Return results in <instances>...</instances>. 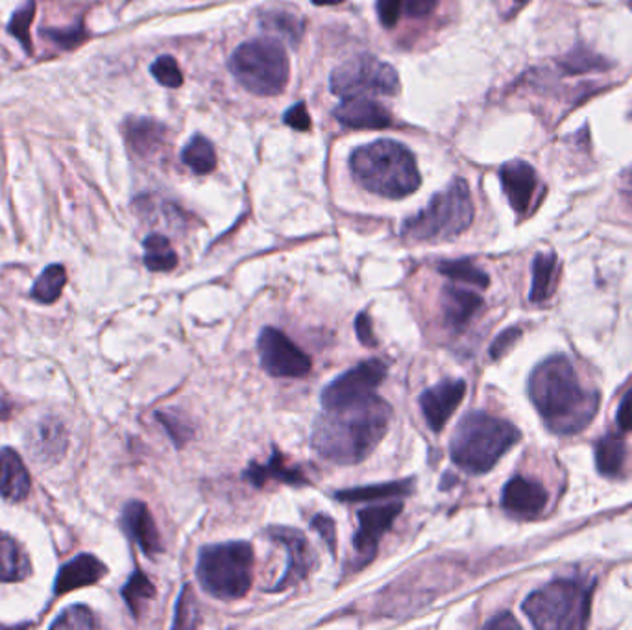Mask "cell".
<instances>
[{
  "label": "cell",
  "mask_w": 632,
  "mask_h": 630,
  "mask_svg": "<svg viewBox=\"0 0 632 630\" xmlns=\"http://www.w3.org/2000/svg\"><path fill=\"white\" fill-rule=\"evenodd\" d=\"M391 416V405L376 394L346 407L324 408L313 427L311 448L328 463H363L389 431Z\"/></svg>",
  "instance_id": "6da1fadb"
},
{
  "label": "cell",
  "mask_w": 632,
  "mask_h": 630,
  "mask_svg": "<svg viewBox=\"0 0 632 630\" xmlns=\"http://www.w3.org/2000/svg\"><path fill=\"white\" fill-rule=\"evenodd\" d=\"M529 395L540 416L555 434L581 433L594 420L599 394L584 389L568 358L555 355L534 368Z\"/></svg>",
  "instance_id": "7a4b0ae2"
},
{
  "label": "cell",
  "mask_w": 632,
  "mask_h": 630,
  "mask_svg": "<svg viewBox=\"0 0 632 630\" xmlns=\"http://www.w3.org/2000/svg\"><path fill=\"white\" fill-rule=\"evenodd\" d=\"M350 168L366 191L392 200L409 197L421 184L415 155L391 139L370 142L355 150L350 158Z\"/></svg>",
  "instance_id": "3957f363"
},
{
  "label": "cell",
  "mask_w": 632,
  "mask_h": 630,
  "mask_svg": "<svg viewBox=\"0 0 632 630\" xmlns=\"http://www.w3.org/2000/svg\"><path fill=\"white\" fill-rule=\"evenodd\" d=\"M518 440L520 431L510 421L478 411L466 414L459 421L450 444V455L459 468L479 476L492 470Z\"/></svg>",
  "instance_id": "277c9868"
},
{
  "label": "cell",
  "mask_w": 632,
  "mask_h": 630,
  "mask_svg": "<svg viewBox=\"0 0 632 630\" xmlns=\"http://www.w3.org/2000/svg\"><path fill=\"white\" fill-rule=\"evenodd\" d=\"M594 582L581 579H560L531 593L521 610L536 629H584L590 618Z\"/></svg>",
  "instance_id": "5b68a950"
},
{
  "label": "cell",
  "mask_w": 632,
  "mask_h": 630,
  "mask_svg": "<svg viewBox=\"0 0 632 630\" xmlns=\"http://www.w3.org/2000/svg\"><path fill=\"white\" fill-rule=\"evenodd\" d=\"M197 577L205 592L223 601L241 600L254 577V550L249 542L205 545L200 551Z\"/></svg>",
  "instance_id": "8992f818"
},
{
  "label": "cell",
  "mask_w": 632,
  "mask_h": 630,
  "mask_svg": "<svg viewBox=\"0 0 632 630\" xmlns=\"http://www.w3.org/2000/svg\"><path fill=\"white\" fill-rule=\"evenodd\" d=\"M473 220L470 187L457 178L444 191L434 194L424 210L403 224V237L409 241H447L470 228Z\"/></svg>",
  "instance_id": "52a82bcc"
},
{
  "label": "cell",
  "mask_w": 632,
  "mask_h": 630,
  "mask_svg": "<svg viewBox=\"0 0 632 630\" xmlns=\"http://www.w3.org/2000/svg\"><path fill=\"white\" fill-rule=\"evenodd\" d=\"M231 75L250 93L273 97L286 89L289 60L274 39H254L241 45L230 60Z\"/></svg>",
  "instance_id": "ba28073f"
},
{
  "label": "cell",
  "mask_w": 632,
  "mask_h": 630,
  "mask_svg": "<svg viewBox=\"0 0 632 630\" xmlns=\"http://www.w3.org/2000/svg\"><path fill=\"white\" fill-rule=\"evenodd\" d=\"M329 87L342 99L365 94L391 97L400 91V76L389 63L370 54H361L342 63L331 73Z\"/></svg>",
  "instance_id": "9c48e42d"
},
{
  "label": "cell",
  "mask_w": 632,
  "mask_h": 630,
  "mask_svg": "<svg viewBox=\"0 0 632 630\" xmlns=\"http://www.w3.org/2000/svg\"><path fill=\"white\" fill-rule=\"evenodd\" d=\"M387 365L379 358H368L359 365L347 370L346 374L337 377L333 383H329L323 390L320 403L324 408H339L361 402L368 395L374 394V390L383 383L387 377Z\"/></svg>",
  "instance_id": "30bf717a"
},
{
  "label": "cell",
  "mask_w": 632,
  "mask_h": 630,
  "mask_svg": "<svg viewBox=\"0 0 632 630\" xmlns=\"http://www.w3.org/2000/svg\"><path fill=\"white\" fill-rule=\"evenodd\" d=\"M261 366L273 377H305L309 374L311 358L307 353L298 348L283 331L276 328H265L257 339Z\"/></svg>",
  "instance_id": "8fae6325"
},
{
  "label": "cell",
  "mask_w": 632,
  "mask_h": 630,
  "mask_svg": "<svg viewBox=\"0 0 632 630\" xmlns=\"http://www.w3.org/2000/svg\"><path fill=\"white\" fill-rule=\"evenodd\" d=\"M268 537L274 542L283 545L289 555L286 574L276 582V587L268 588V592H283L289 588L296 587L298 582L307 579V575L318 566L316 553L311 547L309 540L305 538L304 532L296 531L292 527L273 526L268 527Z\"/></svg>",
  "instance_id": "7c38bea8"
},
{
  "label": "cell",
  "mask_w": 632,
  "mask_h": 630,
  "mask_svg": "<svg viewBox=\"0 0 632 630\" xmlns=\"http://www.w3.org/2000/svg\"><path fill=\"white\" fill-rule=\"evenodd\" d=\"M402 511V501H396V503H387L378 507H366L357 513L359 529L354 537L355 556H357L355 569H363L372 563L378 555L379 540L384 532L391 531V527L394 526Z\"/></svg>",
  "instance_id": "4fadbf2b"
},
{
  "label": "cell",
  "mask_w": 632,
  "mask_h": 630,
  "mask_svg": "<svg viewBox=\"0 0 632 630\" xmlns=\"http://www.w3.org/2000/svg\"><path fill=\"white\" fill-rule=\"evenodd\" d=\"M465 395L466 383L463 379H444L420 395L421 414L431 431L441 433L460 402L465 400Z\"/></svg>",
  "instance_id": "5bb4252c"
},
{
  "label": "cell",
  "mask_w": 632,
  "mask_h": 630,
  "mask_svg": "<svg viewBox=\"0 0 632 630\" xmlns=\"http://www.w3.org/2000/svg\"><path fill=\"white\" fill-rule=\"evenodd\" d=\"M26 439L30 457L39 464H56L67 452V427L56 416L39 420Z\"/></svg>",
  "instance_id": "9a60e30c"
},
{
  "label": "cell",
  "mask_w": 632,
  "mask_h": 630,
  "mask_svg": "<svg viewBox=\"0 0 632 630\" xmlns=\"http://www.w3.org/2000/svg\"><path fill=\"white\" fill-rule=\"evenodd\" d=\"M502 505L513 516L534 518L546 508L547 490L540 482L518 476L505 484Z\"/></svg>",
  "instance_id": "2e32d148"
},
{
  "label": "cell",
  "mask_w": 632,
  "mask_h": 630,
  "mask_svg": "<svg viewBox=\"0 0 632 630\" xmlns=\"http://www.w3.org/2000/svg\"><path fill=\"white\" fill-rule=\"evenodd\" d=\"M123 527L126 534L136 542L144 555L154 558L163 551L162 534L155 527L149 507L141 501H130L123 511Z\"/></svg>",
  "instance_id": "e0dca14e"
},
{
  "label": "cell",
  "mask_w": 632,
  "mask_h": 630,
  "mask_svg": "<svg viewBox=\"0 0 632 630\" xmlns=\"http://www.w3.org/2000/svg\"><path fill=\"white\" fill-rule=\"evenodd\" d=\"M500 178H502L503 191L507 194L513 210L520 215L527 213L539 186L536 171L526 161H510L507 165H503Z\"/></svg>",
  "instance_id": "ac0fdd59"
},
{
  "label": "cell",
  "mask_w": 632,
  "mask_h": 630,
  "mask_svg": "<svg viewBox=\"0 0 632 630\" xmlns=\"http://www.w3.org/2000/svg\"><path fill=\"white\" fill-rule=\"evenodd\" d=\"M337 121L355 130H381L392 124L391 113L383 105L365 97H352L337 108Z\"/></svg>",
  "instance_id": "d6986e66"
},
{
  "label": "cell",
  "mask_w": 632,
  "mask_h": 630,
  "mask_svg": "<svg viewBox=\"0 0 632 630\" xmlns=\"http://www.w3.org/2000/svg\"><path fill=\"white\" fill-rule=\"evenodd\" d=\"M30 494V474L20 453L12 448L0 450V500L21 503Z\"/></svg>",
  "instance_id": "ffe728a7"
},
{
  "label": "cell",
  "mask_w": 632,
  "mask_h": 630,
  "mask_svg": "<svg viewBox=\"0 0 632 630\" xmlns=\"http://www.w3.org/2000/svg\"><path fill=\"white\" fill-rule=\"evenodd\" d=\"M108 568L100 563L99 558L89 553H81L76 556L75 560L65 564L60 574H58L56 582H54V593L63 595V593L73 592L78 588L91 587L105 577Z\"/></svg>",
  "instance_id": "44dd1931"
},
{
  "label": "cell",
  "mask_w": 632,
  "mask_h": 630,
  "mask_svg": "<svg viewBox=\"0 0 632 630\" xmlns=\"http://www.w3.org/2000/svg\"><path fill=\"white\" fill-rule=\"evenodd\" d=\"M483 298L478 292L465 291L459 287H444L442 291V315L450 329L463 331L483 307Z\"/></svg>",
  "instance_id": "7402d4cb"
},
{
  "label": "cell",
  "mask_w": 632,
  "mask_h": 630,
  "mask_svg": "<svg viewBox=\"0 0 632 630\" xmlns=\"http://www.w3.org/2000/svg\"><path fill=\"white\" fill-rule=\"evenodd\" d=\"M242 477L247 481L252 482L257 489H263L270 479L273 481L283 482V484H292V487H304V484H309V481L305 479L304 474L298 470V468H289L286 463L283 455L274 450L273 457L267 464H250L249 470L242 474Z\"/></svg>",
  "instance_id": "603a6c76"
},
{
  "label": "cell",
  "mask_w": 632,
  "mask_h": 630,
  "mask_svg": "<svg viewBox=\"0 0 632 630\" xmlns=\"http://www.w3.org/2000/svg\"><path fill=\"white\" fill-rule=\"evenodd\" d=\"M126 141L136 154L150 158L162 149L167 128L152 118H128L125 124Z\"/></svg>",
  "instance_id": "cb8c5ba5"
},
{
  "label": "cell",
  "mask_w": 632,
  "mask_h": 630,
  "mask_svg": "<svg viewBox=\"0 0 632 630\" xmlns=\"http://www.w3.org/2000/svg\"><path fill=\"white\" fill-rule=\"evenodd\" d=\"M30 571V558L20 542L0 532V582L25 581Z\"/></svg>",
  "instance_id": "d4e9b609"
},
{
  "label": "cell",
  "mask_w": 632,
  "mask_h": 630,
  "mask_svg": "<svg viewBox=\"0 0 632 630\" xmlns=\"http://www.w3.org/2000/svg\"><path fill=\"white\" fill-rule=\"evenodd\" d=\"M439 0H378V15L387 28L397 25L402 17L420 20L434 12Z\"/></svg>",
  "instance_id": "484cf974"
},
{
  "label": "cell",
  "mask_w": 632,
  "mask_h": 630,
  "mask_svg": "<svg viewBox=\"0 0 632 630\" xmlns=\"http://www.w3.org/2000/svg\"><path fill=\"white\" fill-rule=\"evenodd\" d=\"M415 481L383 482V484H372V487H361V489H347L337 492L336 497L346 503H357V501L387 500V497H403L413 494Z\"/></svg>",
  "instance_id": "4316f807"
},
{
  "label": "cell",
  "mask_w": 632,
  "mask_h": 630,
  "mask_svg": "<svg viewBox=\"0 0 632 630\" xmlns=\"http://www.w3.org/2000/svg\"><path fill=\"white\" fill-rule=\"evenodd\" d=\"M625 442L620 437L608 434V437H603L595 444V464H597V470L602 471L603 476H620L621 468L625 464Z\"/></svg>",
  "instance_id": "83f0119b"
},
{
  "label": "cell",
  "mask_w": 632,
  "mask_h": 630,
  "mask_svg": "<svg viewBox=\"0 0 632 630\" xmlns=\"http://www.w3.org/2000/svg\"><path fill=\"white\" fill-rule=\"evenodd\" d=\"M261 28L273 34L276 38L289 41L292 47H296L304 32V23L296 15L286 12V10H273L261 17Z\"/></svg>",
  "instance_id": "f1b7e54d"
},
{
  "label": "cell",
  "mask_w": 632,
  "mask_h": 630,
  "mask_svg": "<svg viewBox=\"0 0 632 630\" xmlns=\"http://www.w3.org/2000/svg\"><path fill=\"white\" fill-rule=\"evenodd\" d=\"M144 265L152 273H170L178 265V255L167 237L152 234L143 242Z\"/></svg>",
  "instance_id": "f546056e"
},
{
  "label": "cell",
  "mask_w": 632,
  "mask_h": 630,
  "mask_svg": "<svg viewBox=\"0 0 632 630\" xmlns=\"http://www.w3.org/2000/svg\"><path fill=\"white\" fill-rule=\"evenodd\" d=\"M154 584L141 569H136V574L131 575L125 588H123V597H125L126 605H128L136 619L143 616L144 608H147L150 601L154 600Z\"/></svg>",
  "instance_id": "4dcf8cb0"
},
{
  "label": "cell",
  "mask_w": 632,
  "mask_h": 630,
  "mask_svg": "<svg viewBox=\"0 0 632 630\" xmlns=\"http://www.w3.org/2000/svg\"><path fill=\"white\" fill-rule=\"evenodd\" d=\"M557 270V257L553 254H539L533 261V285H531V302L540 303L552 297L553 281Z\"/></svg>",
  "instance_id": "1f68e13d"
},
{
  "label": "cell",
  "mask_w": 632,
  "mask_h": 630,
  "mask_svg": "<svg viewBox=\"0 0 632 630\" xmlns=\"http://www.w3.org/2000/svg\"><path fill=\"white\" fill-rule=\"evenodd\" d=\"M67 284V273L62 265H50L45 268L41 276L31 287V298L36 302L54 303L62 297L63 287Z\"/></svg>",
  "instance_id": "d6a6232c"
},
{
  "label": "cell",
  "mask_w": 632,
  "mask_h": 630,
  "mask_svg": "<svg viewBox=\"0 0 632 630\" xmlns=\"http://www.w3.org/2000/svg\"><path fill=\"white\" fill-rule=\"evenodd\" d=\"M181 160L192 173L210 174L217 167V154L205 137L197 136L181 152Z\"/></svg>",
  "instance_id": "836d02e7"
},
{
  "label": "cell",
  "mask_w": 632,
  "mask_h": 630,
  "mask_svg": "<svg viewBox=\"0 0 632 630\" xmlns=\"http://www.w3.org/2000/svg\"><path fill=\"white\" fill-rule=\"evenodd\" d=\"M560 67L570 75H584V73H602L610 68V63L605 58L595 54L584 47H577L571 50L568 56L560 60Z\"/></svg>",
  "instance_id": "e575fe53"
},
{
  "label": "cell",
  "mask_w": 632,
  "mask_h": 630,
  "mask_svg": "<svg viewBox=\"0 0 632 630\" xmlns=\"http://www.w3.org/2000/svg\"><path fill=\"white\" fill-rule=\"evenodd\" d=\"M437 268L446 278L476 285L479 289H486L490 285V278L486 273H483L479 266L473 265L470 260L442 261Z\"/></svg>",
  "instance_id": "d590c367"
},
{
  "label": "cell",
  "mask_w": 632,
  "mask_h": 630,
  "mask_svg": "<svg viewBox=\"0 0 632 630\" xmlns=\"http://www.w3.org/2000/svg\"><path fill=\"white\" fill-rule=\"evenodd\" d=\"M34 17H36V0H26L17 12H13L12 20L8 23L10 36L17 39L23 45L26 54H30V56L34 54L30 39V25Z\"/></svg>",
  "instance_id": "8d00e7d4"
},
{
  "label": "cell",
  "mask_w": 632,
  "mask_h": 630,
  "mask_svg": "<svg viewBox=\"0 0 632 630\" xmlns=\"http://www.w3.org/2000/svg\"><path fill=\"white\" fill-rule=\"evenodd\" d=\"M199 605L192 595L189 584L181 590L176 605V618H174V629H194L199 625Z\"/></svg>",
  "instance_id": "74e56055"
},
{
  "label": "cell",
  "mask_w": 632,
  "mask_h": 630,
  "mask_svg": "<svg viewBox=\"0 0 632 630\" xmlns=\"http://www.w3.org/2000/svg\"><path fill=\"white\" fill-rule=\"evenodd\" d=\"M99 621L91 608L75 605L62 612V616L52 623V629H97Z\"/></svg>",
  "instance_id": "f35d334b"
},
{
  "label": "cell",
  "mask_w": 632,
  "mask_h": 630,
  "mask_svg": "<svg viewBox=\"0 0 632 630\" xmlns=\"http://www.w3.org/2000/svg\"><path fill=\"white\" fill-rule=\"evenodd\" d=\"M150 73L162 86L170 87V89H178L184 84V75H181L180 67L173 56L157 58L152 63Z\"/></svg>",
  "instance_id": "ab89813d"
},
{
  "label": "cell",
  "mask_w": 632,
  "mask_h": 630,
  "mask_svg": "<svg viewBox=\"0 0 632 630\" xmlns=\"http://www.w3.org/2000/svg\"><path fill=\"white\" fill-rule=\"evenodd\" d=\"M41 36L52 41V43H56L58 47H62V49L71 50L76 49V47H80L84 41L87 39L86 30H84V26L78 25L75 28H67V30H62V28H45L41 30Z\"/></svg>",
  "instance_id": "60d3db41"
},
{
  "label": "cell",
  "mask_w": 632,
  "mask_h": 630,
  "mask_svg": "<svg viewBox=\"0 0 632 630\" xmlns=\"http://www.w3.org/2000/svg\"><path fill=\"white\" fill-rule=\"evenodd\" d=\"M311 527L313 531L318 532L324 542L328 544L331 555H337V527L336 521L326 516V514H316L315 518L311 519Z\"/></svg>",
  "instance_id": "b9f144b4"
},
{
  "label": "cell",
  "mask_w": 632,
  "mask_h": 630,
  "mask_svg": "<svg viewBox=\"0 0 632 630\" xmlns=\"http://www.w3.org/2000/svg\"><path fill=\"white\" fill-rule=\"evenodd\" d=\"M157 418L162 421L163 427L167 429V433L173 437L174 444L178 445V448L191 439V427L184 424L180 418H176V416L168 413H157Z\"/></svg>",
  "instance_id": "7bdbcfd3"
},
{
  "label": "cell",
  "mask_w": 632,
  "mask_h": 630,
  "mask_svg": "<svg viewBox=\"0 0 632 630\" xmlns=\"http://www.w3.org/2000/svg\"><path fill=\"white\" fill-rule=\"evenodd\" d=\"M283 121L294 130L305 131L311 128L309 112H307L304 102L292 105L291 110L283 115Z\"/></svg>",
  "instance_id": "ee69618b"
},
{
  "label": "cell",
  "mask_w": 632,
  "mask_h": 630,
  "mask_svg": "<svg viewBox=\"0 0 632 630\" xmlns=\"http://www.w3.org/2000/svg\"><path fill=\"white\" fill-rule=\"evenodd\" d=\"M355 331H357L361 344H365V346H376L378 344L376 335H374L372 320H370L368 313H359L357 315V318H355Z\"/></svg>",
  "instance_id": "f6af8a7d"
},
{
  "label": "cell",
  "mask_w": 632,
  "mask_h": 630,
  "mask_svg": "<svg viewBox=\"0 0 632 630\" xmlns=\"http://www.w3.org/2000/svg\"><path fill=\"white\" fill-rule=\"evenodd\" d=\"M521 331L520 329H507V331H503L496 340H494V344L490 346V357L492 358H500L502 357L503 353L507 352L508 348L515 344L516 340L520 339Z\"/></svg>",
  "instance_id": "bcb514c9"
},
{
  "label": "cell",
  "mask_w": 632,
  "mask_h": 630,
  "mask_svg": "<svg viewBox=\"0 0 632 630\" xmlns=\"http://www.w3.org/2000/svg\"><path fill=\"white\" fill-rule=\"evenodd\" d=\"M616 420H618L621 431H632V387L621 400Z\"/></svg>",
  "instance_id": "7dc6e473"
},
{
  "label": "cell",
  "mask_w": 632,
  "mask_h": 630,
  "mask_svg": "<svg viewBox=\"0 0 632 630\" xmlns=\"http://www.w3.org/2000/svg\"><path fill=\"white\" fill-rule=\"evenodd\" d=\"M486 629H520V623L516 621L513 614L505 612V614H500V616H496V618L492 619V621H489V623H486Z\"/></svg>",
  "instance_id": "c3c4849f"
},
{
  "label": "cell",
  "mask_w": 632,
  "mask_h": 630,
  "mask_svg": "<svg viewBox=\"0 0 632 630\" xmlns=\"http://www.w3.org/2000/svg\"><path fill=\"white\" fill-rule=\"evenodd\" d=\"M316 7H333V4H341L344 0H311Z\"/></svg>",
  "instance_id": "681fc988"
},
{
  "label": "cell",
  "mask_w": 632,
  "mask_h": 630,
  "mask_svg": "<svg viewBox=\"0 0 632 630\" xmlns=\"http://www.w3.org/2000/svg\"><path fill=\"white\" fill-rule=\"evenodd\" d=\"M516 2H518V4H526V2H529V0H516Z\"/></svg>",
  "instance_id": "f907efd6"
}]
</instances>
